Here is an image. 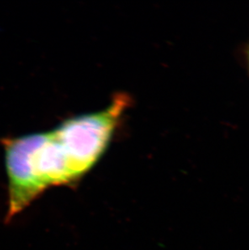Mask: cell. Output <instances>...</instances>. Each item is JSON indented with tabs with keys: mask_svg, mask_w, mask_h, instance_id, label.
I'll list each match as a JSON object with an SVG mask.
<instances>
[{
	"mask_svg": "<svg viewBox=\"0 0 249 250\" xmlns=\"http://www.w3.org/2000/svg\"><path fill=\"white\" fill-rule=\"evenodd\" d=\"M130 97L118 93L100 111L68 118L45 132L2 139L8 179L7 220L51 187L72 184L99 161Z\"/></svg>",
	"mask_w": 249,
	"mask_h": 250,
	"instance_id": "cell-1",
	"label": "cell"
},
{
	"mask_svg": "<svg viewBox=\"0 0 249 250\" xmlns=\"http://www.w3.org/2000/svg\"><path fill=\"white\" fill-rule=\"evenodd\" d=\"M243 54H244V59H245V65L247 66L248 73H249V42H247L246 45H245Z\"/></svg>",
	"mask_w": 249,
	"mask_h": 250,
	"instance_id": "cell-2",
	"label": "cell"
}]
</instances>
